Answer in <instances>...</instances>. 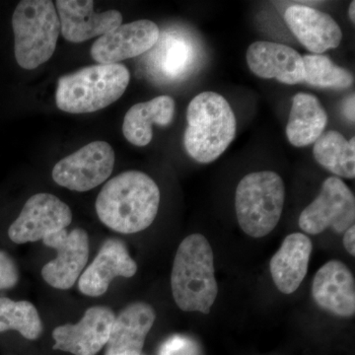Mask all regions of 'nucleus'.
Here are the masks:
<instances>
[{
    "label": "nucleus",
    "mask_w": 355,
    "mask_h": 355,
    "mask_svg": "<svg viewBox=\"0 0 355 355\" xmlns=\"http://www.w3.org/2000/svg\"><path fill=\"white\" fill-rule=\"evenodd\" d=\"M160 190L153 178L127 171L110 180L96 200V212L103 224L121 234L148 228L157 216Z\"/></svg>",
    "instance_id": "nucleus-1"
},
{
    "label": "nucleus",
    "mask_w": 355,
    "mask_h": 355,
    "mask_svg": "<svg viewBox=\"0 0 355 355\" xmlns=\"http://www.w3.org/2000/svg\"><path fill=\"white\" fill-rule=\"evenodd\" d=\"M173 297L184 312L209 314L218 294L214 256L207 238L195 233L178 248L171 273Z\"/></svg>",
    "instance_id": "nucleus-2"
},
{
    "label": "nucleus",
    "mask_w": 355,
    "mask_h": 355,
    "mask_svg": "<svg viewBox=\"0 0 355 355\" xmlns=\"http://www.w3.org/2000/svg\"><path fill=\"white\" fill-rule=\"evenodd\" d=\"M187 121L184 148L202 164L220 157L235 139L234 112L218 93L205 91L193 98L187 109Z\"/></svg>",
    "instance_id": "nucleus-3"
},
{
    "label": "nucleus",
    "mask_w": 355,
    "mask_h": 355,
    "mask_svg": "<svg viewBox=\"0 0 355 355\" xmlns=\"http://www.w3.org/2000/svg\"><path fill=\"white\" fill-rule=\"evenodd\" d=\"M130 81V73L125 65L86 67L58 78L55 104L65 113H94L118 101Z\"/></svg>",
    "instance_id": "nucleus-4"
},
{
    "label": "nucleus",
    "mask_w": 355,
    "mask_h": 355,
    "mask_svg": "<svg viewBox=\"0 0 355 355\" xmlns=\"http://www.w3.org/2000/svg\"><path fill=\"white\" fill-rule=\"evenodd\" d=\"M14 53L17 64L27 70L48 62L57 49L60 22L51 0H22L12 16Z\"/></svg>",
    "instance_id": "nucleus-5"
},
{
    "label": "nucleus",
    "mask_w": 355,
    "mask_h": 355,
    "mask_svg": "<svg viewBox=\"0 0 355 355\" xmlns=\"http://www.w3.org/2000/svg\"><path fill=\"white\" fill-rule=\"evenodd\" d=\"M286 202V186L277 173H250L238 184L235 209L247 235L261 238L277 227Z\"/></svg>",
    "instance_id": "nucleus-6"
},
{
    "label": "nucleus",
    "mask_w": 355,
    "mask_h": 355,
    "mask_svg": "<svg viewBox=\"0 0 355 355\" xmlns=\"http://www.w3.org/2000/svg\"><path fill=\"white\" fill-rule=\"evenodd\" d=\"M354 221V193L342 179L330 177L324 180L318 197L301 212L298 223L307 234H320L328 228L342 234Z\"/></svg>",
    "instance_id": "nucleus-7"
},
{
    "label": "nucleus",
    "mask_w": 355,
    "mask_h": 355,
    "mask_svg": "<svg viewBox=\"0 0 355 355\" xmlns=\"http://www.w3.org/2000/svg\"><path fill=\"white\" fill-rule=\"evenodd\" d=\"M114 166L113 147L106 141H93L58 161L51 176L60 187L83 193L104 183Z\"/></svg>",
    "instance_id": "nucleus-8"
},
{
    "label": "nucleus",
    "mask_w": 355,
    "mask_h": 355,
    "mask_svg": "<svg viewBox=\"0 0 355 355\" xmlns=\"http://www.w3.org/2000/svg\"><path fill=\"white\" fill-rule=\"evenodd\" d=\"M71 221V209L67 203L51 193H36L11 224L8 236L15 244L37 242L67 228Z\"/></svg>",
    "instance_id": "nucleus-9"
},
{
    "label": "nucleus",
    "mask_w": 355,
    "mask_h": 355,
    "mask_svg": "<svg viewBox=\"0 0 355 355\" xmlns=\"http://www.w3.org/2000/svg\"><path fill=\"white\" fill-rule=\"evenodd\" d=\"M46 246L57 251L55 260L49 261L42 270V277L53 288L67 291L74 286L87 265L89 238L83 229H67L46 236Z\"/></svg>",
    "instance_id": "nucleus-10"
},
{
    "label": "nucleus",
    "mask_w": 355,
    "mask_h": 355,
    "mask_svg": "<svg viewBox=\"0 0 355 355\" xmlns=\"http://www.w3.org/2000/svg\"><path fill=\"white\" fill-rule=\"evenodd\" d=\"M159 37L158 26L153 21H133L97 39L91 46L90 55L99 64H120L151 50Z\"/></svg>",
    "instance_id": "nucleus-11"
},
{
    "label": "nucleus",
    "mask_w": 355,
    "mask_h": 355,
    "mask_svg": "<svg viewBox=\"0 0 355 355\" xmlns=\"http://www.w3.org/2000/svg\"><path fill=\"white\" fill-rule=\"evenodd\" d=\"M116 315L105 306H94L77 324L57 327L53 349L73 355H96L107 345Z\"/></svg>",
    "instance_id": "nucleus-12"
},
{
    "label": "nucleus",
    "mask_w": 355,
    "mask_h": 355,
    "mask_svg": "<svg viewBox=\"0 0 355 355\" xmlns=\"http://www.w3.org/2000/svg\"><path fill=\"white\" fill-rule=\"evenodd\" d=\"M57 9L60 32L70 43H83L104 36L123 23L120 11L95 12L92 0H58Z\"/></svg>",
    "instance_id": "nucleus-13"
},
{
    "label": "nucleus",
    "mask_w": 355,
    "mask_h": 355,
    "mask_svg": "<svg viewBox=\"0 0 355 355\" xmlns=\"http://www.w3.org/2000/svg\"><path fill=\"white\" fill-rule=\"evenodd\" d=\"M312 297L321 309L335 316L354 317V275L342 261H328L315 275L312 284Z\"/></svg>",
    "instance_id": "nucleus-14"
},
{
    "label": "nucleus",
    "mask_w": 355,
    "mask_h": 355,
    "mask_svg": "<svg viewBox=\"0 0 355 355\" xmlns=\"http://www.w3.org/2000/svg\"><path fill=\"white\" fill-rule=\"evenodd\" d=\"M137 272V263L128 254L125 243L109 239L79 277V291L84 295L98 297L106 293L116 277H132Z\"/></svg>",
    "instance_id": "nucleus-15"
},
{
    "label": "nucleus",
    "mask_w": 355,
    "mask_h": 355,
    "mask_svg": "<svg viewBox=\"0 0 355 355\" xmlns=\"http://www.w3.org/2000/svg\"><path fill=\"white\" fill-rule=\"evenodd\" d=\"M246 58L250 70L261 78H275L287 85L304 80L302 57L286 44L254 42L248 49Z\"/></svg>",
    "instance_id": "nucleus-16"
},
{
    "label": "nucleus",
    "mask_w": 355,
    "mask_h": 355,
    "mask_svg": "<svg viewBox=\"0 0 355 355\" xmlns=\"http://www.w3.org/2000/svg\"><path fill=\"white\" fill-rule=\"evenodd\" d=\"M284 20L294 36L313 55H322L342 43L343 32L330 14L296 4L287 8Z\"/></svg>",
    "instance_id": "nucleus-17"
},
{
    "label": "nucleus",
    "mask_w": 355,
    "mask_h": 355,
    "mask_svg": "<svg viewBox=\"0 0 355 355\" xmlns=\"http://www.w3.org/2000/svg\"><path fill=\"white\" fill-rule=\"evenodd\" d=\"M155 320V310L148 303L127 306L114 318L105 355H141Z\"/></svg>",
    "instance_id": "nucleus-18"
},
{
    "label": "nucleus",
    "mask_w": 355,
    "mask_h": 355,
    "mask_svg": "<svg viewBox=\"0 0 355 355\" xmlns=\"http://www.w3.org/2000/svg\"><path fill=\"white\" fill-rule=\"evenodd\" d=\"M313 245L303 233H292L282 242L270 260V270L275 286L282 293L292 294L307 275Z\"/></svg>",
    "instance_id": "nucleus-19"
},
{
    "label": "nucleus",
    "mask_w": 355,
    "mask_h": 355,
    "mask_svg": "<svg viewBox=\"0 0 355 355\" xmlns=\"http://www.w3.org/2000/svg\"><path fill=\"white\" fill-rule=\"evenodd\" d=\"M176 104L170 96H158L150 101L133 105L123 119V133L133 146L144 147L153 137V125L167 127L174 119Z\"/></svg>",
    "instance_id": "nucleus-20"
},
{
    "label": "nucleus",
    "mask_w": 355,
    "mask_h": 355,
    "mask_svg": "<svg viewBox=\"0 0 355 355\" xmlns=\"http://www.w3.org/2000/svg\"><path fill=\"white\" fill-rule=\"evenodd\" d=\"M328 114L316 96L298 93L293 97L286 125V137L292 146H309L323 135Z\"/></svg>",
    "instance_id": "nucleus-21"
},
{
    "label": "nucleus",
    "mask_w": 355,
    "mask_h": 355,
    "mask_svg": "<svg viewBox=\"0 0 355 355\" xmlns=\"http://www.w3.org/2000/svg\"><path fill=\"white\" fill-rule=\"evenodd\" d=\"M354 137L347 140L336 130L324 132L314 144L313 154L318 163L336 176L354 179Z\"/></svg>",
    "instance_id": "nucleus-22"
},
{
    "label": "nucleus",
    "mask_w": 355,
    "mask_h": 355,
    "mask_svg": "<svg viewBox=\"0 0 355 355\" xmlns=\"http://www.w3.org/2000/svg\"><path fill=\"white\" fill-rule=\"evenodd\" d=\"M17 331L23 338L35 340L43 333L38 310L28 301L0 297V333Z\"/></svg>",
    "instance_id": "nucleus-23"
},
{
    "label": "nucleus",
    "mask_w": 355,
    "mask_h": 355,
    "mask_svg": "<svg viewBox=\"0 0 355 355\" xmlns=\"http://www.w3.org/2000/svg\"><path fill=\"white\" fill-rule=\"evenodd\" d=\"M304 65L303 83L321 88L347 89L354 84L352 72L336 64L330 58L323 55H306L302 57Z\"/></svg>",
    "instance_id": "nucleus-24"
},
{
    "label": "nucleus",
    "mask_w": 355,
    "mask_h": 355,
    "mask_svg": "<svg viewBox=\"0 0 355 355\" xmlns=\"http://www.w3.org/2000/svg\"><path fill=\"white\" fill-rule=\"evenodd\" d=\"M158 355H200V349L190 336L175 335L161 345Z\"/></svg>",
    "instance_id": "nucleus-25"
},
{
    "label": "nucleus",
    "mask_w": 355,
    "mask_h": 355,
    "mask_svg": "<svg viewBox=\"0 0 355 355\" xmlns=\"http://www.w3.org/2000/svg\"><path fill=\"white\" fill-rule=\"evenodd\" d=\"M19 280V272L13 259L0 250V291L13 288Z\"/></svg>",
    "instance_id": "nucleus-26"
},
{
    "label": "nucleus",
    "mask_w": 355,
    "mask_h": 355,
    "mask_svg": "<svg viewBox=\"0 0 355 355\" xmlns=\"http://www.w3.org/2000/svg\"><path fill=\"white\" fill-rule=\"evenodd\" d=\"M343 246L352 257L355 256V226H352L343 233Z\"/></svg>",
    "instance_id": "nucleus-27"
},
{
    "label": "nucleus",
    "mask_w": 355,
    "mask_h": 355,
    "mask_svg": "<svg viewBox=\"0 0 355 355\" xmlns=\"http://www.w3.org/2000/svg\"><path fill=\"white\" fill-rule=\"evenodd\" d=\"M354 101V94H352L349 96V98H347V100H345L343 106V116H345L347 120L352 121V123H354L355 120Z\"/></svg>",
    "instance_id": "nucleus-28"
},
{
    "label": "nucleus",
    "mask_w": 355,
    "mask_h": 355,
    "mask_svg": "<svg viewBox=\"0 0 355 355\" xmlns=\"http://www.w3.org/2000/svg\"><path fill=\"white\" fill-rule=\"evenodd\" d=\"M349 19L352 21V23H355V2L352 1V3H350L349 9Z\"/></svg>",
    "instance_id": "nucleus-29"
},
{
    "label": "nucleus",
    "mask_w": 355,
    "mask_h": 355,
    "mask_svg": "<svg viewBox=\"0 0 355 355\" xmlns=\"http://www.w3.org/2000/svg\"><path fill=\"white\" fill-rule=\"evenodd\" d=\"M141 355H144V354H141Z\"/></svg>",
    "instance_id": "nucleus-30"
}]
</instances>
